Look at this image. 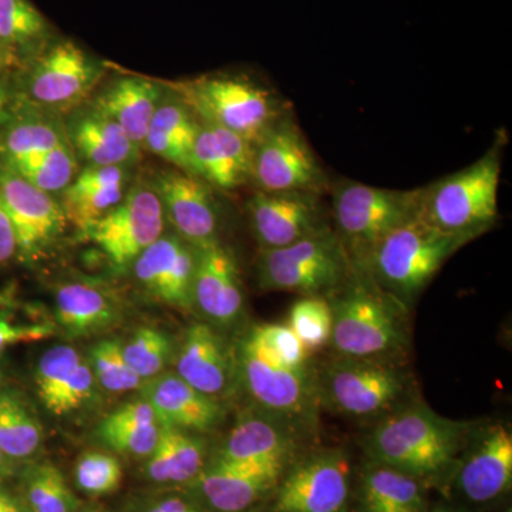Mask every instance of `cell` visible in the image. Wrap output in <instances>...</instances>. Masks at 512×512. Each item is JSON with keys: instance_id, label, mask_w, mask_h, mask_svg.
I'll list each match as a JSON object with an SVG mask.
<instances>
[{"instance_id": "6da1fadb", "label": "cell", "mask_w": 512, "mask_h": 512, "mask_svg": "<svg viewBox=\"0 0 512 512\" xmlns=\"http://www.w3.org/2000/svg\"><path fill=\"white\" fill-rule=\"evenodd\" d=\"M470 427L414 403L387 413L369 434L367 448L376 463L416 478L436 476L454 463Z\"/></svg>"}, {"instance_id": "7a4b0ae2", "label": "cell", "mask_w": 512, "mask_h": 512, "mask_svg": "<svg viewBox=\"0 0 512 512\" xmlns=\"http://www.w3.org/2000/svg\"><path fill=\"white\" fill-rule=\"evenodd\" d=\"M235 352L237 383L258 412L284 421L293 430L316 421L320 403L318 377L311 367L293 366L269 348L256 325L242 336Z\"/></svg>"}, {"instance_id": "3957f363", "label": "cell", "mask_w": 512, "mask_h": 512, "mask_svg": "<svg viewBox=\"0 0 512 512\" xmlns=\"http://www.w3.org/2000/svg\"><path fill=\"white\" fill-rule=\"evenodd\" d=\"M503 138L498 137L476 163L421 187L420 218L431 227L468 242L494 227L498 217Z\"/></svg>"}, {"instance_id": "277c9868", "label": "cell", "mask_w": 512, "mask_h": 512, "mask_svg": "<svg viewBox=\"0 0 512 512\" xmlns=\"http://www.w3.org/2000/svg\"><path fill=\"white\" fill-rule=\"evenodd\" d=\"M467 242L431 227L417 215L389 232L357 269L367 272L373 284L390 298L409 302L427 288L447 259Z\"/></svg>"}, {"instance_id": "5b68a950", "label": "cell", "mask_w": 512, "mask_h": 512, "mask_svg": "<svg viewBox=\"0 0 512 512\" xmlns=\"http://www.w3.org/2000/svg\"><path fill=\"white\" fill-rule=\"evenodd\" d=\"M335 232L355 268L384 237L419 215L421 188L387 190L353 180L330 183Z\"/></svg>"}, {"instance_id": "8992f818", "label": "cell", "mask_w": 512, "mask_h": 512, "mask_svg": "<svg viewBox=\"0 0 512 512\" xmlns=\"http://www.w3.org/2000/svg\"><path fill=\"white\" fill-rule=\"evenodd\" d=\"M355 269L330 227L286 247L261 249L256 259V279L262 291L302 296L332 295L349 281Z\"/></svg>"}, {"instance_id": "52a82bcc", "label": "cell", "mask_w": 512, "mask_h": 512, "mask_svg": "<svg viewBox=\"0 0 512 512\" xmlns=\"http://www.w3.org/2000/svg\"><path fill=\"white\" fill-rule=\"evenodd\" d=\"M330 301L332 343L343 357H383L402 349L406 338L392 303L372 279L353 272Z\"/></svg>"}, {"instance_id": "ba28073f", "label": "cell", "mask_w": 512, "mask_h": 512, "mask_svg": "<svg viewBox=\"0 0 512 512\" xmlns=\"http://www.w3.org/2000/svg\"><path fill=\"white\" fill-rule=\"evenodd\" d=\"M178 92L198 119L234 131L251 143L291 110L274 90L234 74L201 77Z\"/></svg>"}, {"instance_id": "9c48e42d", "label": "cell", "mask_w": 512, "mask_h": 512, "mask_svg": "<svg viewBox=\"0 0 512 512\" xmlns=\"http://www.w3.org/2000/svg\"><path fill=\"white\" fill-rule=\"evenodd\" d=\"M251 183L262 192H329L328 175L291 110L252 143Z\"/></svg>"}, {"instance_id": "30bf717a", "label": "cell", "mask_w": 512, "mask_h": 512, "mask_svg": "<svg viewBox=\"0 0 512 512\" xmlns=\"http://www.w3.org/2000/svg\"><path fill=\"white\" fill-rule=\"evenodd\" d=\"M320 402L350 417H375L396 409L407 377L382 357H343L318 379Z\"/></svg>"}, {"instance_id": "8fae6325", "label": "cell", "mask_w": 512, "mask_h": 512, "mask_svg": "<svg viewBox=\"0 0 512 512\" xmlns=\"http://www.w3.org/2000/svg\"><path fill=\"white\" fill-rule=\"evenodd\" d=\"M163 205L154 187L136 185L120 204L84 232L116 268L133 265L164 234Z\"/></svg>"}, {"instance_id": "7c38bea8", "label": "cell", "mask_w": 512, "mask_h": 512, "mask_svg": "<svg viewBox=\"0 0 512 512\" xmlns=\"http://www.w3.org/2000/svg\"><path fill=\"white\" fill-rule=\"evenodd\" d=\"M101 76V66L70 39L53 40L30 62L23 93L37 106L70 109Z\"/></svg>"}, {"instance_id": "4fadbf2b", "label": "cell", "mask_w": 512, "mask_h": 512, "mask_svg": "<svg viewBox=\"0 0 512 512\" xmlns=\"http://www.w3.org/2000/svg\"><path fill=\"white\" fill-rule=\"evenodd\" d=\"M0 200L12 222L22 261H36L55 244L66 227L62 205L52 194L39 190L3 164H0Z\"/></svg>"}, {"instance_id": "5bb4252c", "label": "cell", "mask_w": 512, "mask_h": 512, "mask_svg": "<svg viewBox=\"0 0 512 512\" xmlns=\"http://www.w3.org/2000/svg\"><path fill=\"white\" fill-rule=\"evenodd\" d=\"M349 458L323 450L293 467L279 487L276 512H342L349 495Z\"/></svg>"}, {"instance_id": "9a60e30c", "label": "cell", "mask_w": 512, "mask_h": 512, "mask_svg": "<svg viewBox=\"0 0 512 512\" xmlns=\"http://www.w3.org/2000/svg\"><path fill=\"white\" fill-rule=\"evenodd\" d=\"M247 211L261 249L286 247L329 228L322 195L313 192L256 191Z\"/></svg>"}, {"instance_id": "2e32d148", "label": "cell", "mask_w": 512, "mask_h": 512, "mask_svg": "<svg viewBox=\"0 0 512 512\" xmlns=\"http://www.w3.org/2000/svg\"><path fill=\"white\" fill-rule=\"evenodd\" d=\"M141 291L173 309H192L197 248L175 232L163 234L133 262Z\"/></svg>"}, {"instance_id": "e0dca14e", "label": "cell", "mask_w": 512, "mask_h": 512, "mask_svg": "<svg viewBox=\"0 0 512 512\" xmlns=\"http://www.w3.org/2000/svg\"><path fill=\"white\" fill-rule=\"evenodd\" d=\"M241 271L231 249L221 241L197 248L192 309L215 329L234 326L244 313Z\"/></svg>"}, {"instance_id": "ac0fdd59", "label": "cell", "mask_w": 512, "mask_h": 512, "mask_svg": "<svg viewBox=\"0 0 512 512\" xmlns=\"http://www.w3.org/2000/svg\"><path fill=\"white\" fill-rule=\"evenodd\" d=\"M171 363L185 383L220 402L237 383L234 349L207 322L185 329Z\"/></svg>"}, {"instance_id": "d6986e66", "label": "cell", "mask_w": 512, "mask_h": 512, "mask_svg": "<svg viewBox=\"0 0 512 512\" xmlns=\"http://www.w3.org/2000/svg\"><path fill=\"white\" fill-rule=\"evenodd\" d=\"M165 221L178 237L194 248H202L218 238V211L211 187L192 174L167 171L154 184Z\"/></svg>"}, {"instance_id": "ffe728a7", "label": "cell", "mask_w": 512, "mask_h": 512, "mask_svg": "<svg viewBox=\"0 0 512 512\" xmlns=\"http://www.w3.org/2000/svg\"><path fill=\"white\" fill-rule=\"evenodd\" d=\"M35 383L40 403L56 417L83 409L97 389L87 356L70 345L53 346L40 356Z\"/></svg>"}, {"instance_id": "44dd1931", "label": "cell", "mask_w": 512, "mask_h": 512, "mask_svg": "<svg viewBox=\"0 0 512 512\" xmlns=\"http://www.w3.org/2000/svg\"><path fill=\"white\" fill-rule=\"evenodd\" d=\"M284 467L214 461L190 483L198 500L217 512H244L275 487Z\"/></svg>"}, {"instance_id": "7402d4cb", "label": "cell", "mask_w": 512, "mask_h": 512, "mask_svg": "<svg viewBox=\"0 0 512 512\" xmlns=\"http://www.w3.org/2000/svg\"><path fill=\"white\" fill-rule=\"evenodd\" d=\"M252 143L234 131L201 121L188 174L217 190H235L251 181Z\"/></svg>"}, {"instance_id": "603a6c76", "label": "cell", "mask_w": 512, "mask_h": 512, "mask_svg": "<svg viewBox=\"0 0 512 512\" xmlns=\"http://www.w3.org/2000/svg\"><path fill=\"white\" fill-rule=\"evenodd\" d=\"M141 397L151 404L161 424L177 429L208 433L224 421L220 400L198 392L174 372L161 373L144 383Z\"/></svg>"}, {"instance_id": "cb8c5ba5", "label": "cell", "mask_w": 512, "mask_h": 512, "mask_svg": "<svg viewBox=\"0 0 512 512\" xmlns=\"http://www.w3.org/2000/svg\"><path fill=\"white\" fill-rule=\"evenodd\" d=\"M298 431L261 412L244 414L229 431L214 461L285 467Z\"/></svg>"}, {"instance_id": "d4e9b609", "label": "cell", "mask_w": 512, "mask_h": 512, "mask_svg": "<svg viewBox=\"0 0 512 512\" xmlns=\"http://www.w3.org/2000/svg\"><path fill=\"white\" fill-rule=\"evenodd\" d=\"M512 434L504 424H494L480 434L458 474V485L468 500L487 503L510 490Z\"/></svg>"}, {"instance_id": "484cf974", "label": "cell", "mask_w": 512, "mask_h": 512, "mask_svg": "<svg viewBox=\"0 0 512 512\" xmlns=\"http://www.w3.org/2000/svg\"><path fill=\"white\" fill-rule=\"evenodd\" d=\"M123 316L117 296L94 281H72L55 293L56 325L69 338H89L116 326Z\"/></svg>"}, {"instance_id": "4316f807", "label": "cell", "mask_w": 512, "mask_h": 512, "mask_svg": "<svg viewBox=\"0 0 512 512\" xmlns=\"http://www.w3.org/2000/svg\"><path fill=\"white\" fill-rule=\"evenodd\" d=\"M123 198L124 171L120 165H89L64 188L60 205L66 221L84 234Z\"/></svg>"}, {"instance_id": "83f0119b", "label": "cell", "mask_w": 512, "mask_h": 512, "mask_svg": "<svg viewBox=\"0 0 512 512\" xmlns=\"http://www.w3.org/2000/svg\"><path fill=\"white\" fill-rule=\"evenodd\" d=\"M161 100V87L156 83L128 76L111 83L96 100L94 109L116 121L127 137L140 147Z\"/></svg>"}, {"instance_id": "f1b7e54d", "label": "cell", "mask_w": 512, "mask_h": 512, "mask_svg": "<svg viewBox=\"0 0 512 512\" xmlns=\"http://www.w3.org/2000/svg\"><path fill=\"white\" fill-rule=\"evenodd\" d=\"M205 441L197 433L161 424L160 437L144 463V476L160 485H184L205 468Z\"/></svg>"}, {"instance_id": "f546056e", "label": "cell", "mask_w": 512, "mask_h": 512, "mask_svg": "<svg viewBox=\"0 0 512 512\" xmlns=\"http://www.w3.org/2000/svg\"><path fill=\"white\" fill-rule=\"evenodd\" d=\"M161 423L146 399L133 400L107 414L96 436L111 453L146 460L160 437Z\"/></svg>"}, {"instance_id": "4dcf8cb0", "label": "cell", "mask_w": 512, "mask_h": 512, "mask_svg": "<svg viewBox=\"0 0 512 512\" xmlns=\"http://www.w3.org/2000/svg\"><path fill=\"white\" fill-rule=\"evenodd\" d=\"M53 40L49 20L30 0H0V56L9 67L32 62Z\"/></svg>"}, {"instance_id": "1f68e13d", "label": "cell", "mask_w": 512, "mask_h": 512, "mask_svg": "<svg viewBox=\"0 0 512 512\" xmlns=\"http://www.w3.org/2000/svg\"><path fill=\"white\" fill-rule=\"evenodd\" d=\"M200 126L201 120L181 97L161 100L143 146L188 173L192 146Z\"/></svg>"}, {"instance_id": "d6a6232c", "label": "cell", "mask_w": 512, "mask_h": 512, "mask_svg": "<svg viewBox=\"0 0 512 512\" xmlns=\"http://www.w3.org/2000/svg\"><path fill=\"white\" fill-rule=\"evenodd\" d=\"M70 138L77 153L96 167H121L137 157L138 147L123 128L94 107L72 121Z\"/></svg>"}, {"instance_id": "836d02e7", "label": "cell", "mask_w": 512, "mask_h": 512, "mask_svg": "<svg viewBox=\"0 0 512 512\" xmlns=\"http://www.w3.org/2000/svg\"><path fill=\"white\" fill-rule=\"evenodd\" d=\"M43 441L45 430L28 400L15 387L0 383V450L22 467L36 460Z\"/></svg>"}, {"instance_id": "e575fe53", "label": "cell", "mask_w": 512, "mask_h": 512, "mask_svg": "<svg viewBox=\"0 0 512 512\" xmlns=\"http://www.w3.org/2000/svg\"><path fill=\"white\" fill-rule=\"evenodd\" d=\"M18 495L28 512H79L80 501L52 461H32L19 468Z\"/></svg>"}, {"instance_id": "d590c367", "label": "cell", "mask_w": 512, "mask_h": 512, "mask_svg": "<svg viewBox=\"0 0 512 512\" xmlns=\"http://www.w3.org/2000/svg\"><path fill=\"white\" fill-rule=\"evenodd\" d=\"M362 500L366 512H421L424 507L417 478L380 463L363 476Z\"/></svg>"}, {"instance_id": "8d00e7d4", "label": "cell", "mask_w": 512, "mask_h": 512, "mask_svg": "<svg viewBox=\"0 0 512 512\" xmlns=\"http://www.w3.org/2000/svg\"><path fill=\"white\" fill-rule=\"evenodd\" d=\"M62 130L40 119H12L0 130V163L46 153L66 144Z\"/></svg>"}, {"instance_id": "74e56055", "label": "cell", "mask_w": 512, "mask_h": 512, "mask_svg": "<svg viewBox=\"0 0 512 512\" xmlns=\"http://www.w3.org/2000/svg\"><path fill=\"white\" fill-rule=\"evenodd\" d=\"M3 165L49 194L63 191L72 183L77 168L76 158L67 143L46 153L32 154Z\"/></svg>"}, {"instance_id": "f35d334b", "label": "cell", "mask_w": 512, "mask_h": 512, "mask_svg": "<svg viewBox=\"0 0 512 512\" xmlns=\"http://www.w3.org/2000/svg\"><path fill=\"white\" fill-rule=\"evenodd\" d=\"M97 387L111 394L141 390L144 380L128 365L119 339H101L94 343L87 355Z\"/></svg>"}, {"instance_id": "ab89813d", "label": "cell", "mask_w": 512, "mask_h": 512, "mask_svg": "<svg viewBox=\"0 0 512 512\" xmlns=\"http://www.w3.org/2000/svg\"><path fill=\"white\" fill-rule=\"evenodd\" d=\"M174 350L170 335L153 326H141L134 330L127 342H123L128 365L144 382L165 372L173 362Z\"/></svg>"}, {"instance_id": "60d3db41", "label": "cell", "mask_w": 512, "mask_h": 512, "mask_svg": "<svg viewBox=\"0 0 512 512\" xmlns=\"http://www.w3.org/2000/svg\"><path fill=\"white\" fill-rule=\"evenodd\" d=\"M288 323L309 355L330 343L333 311L325 296H302L291 306Z\"/></svg>"}, {"instance_id": "b9f144b4", "label": "cell", "mask_w": 512, "mask_h": 512, "mask_svg": "<svg viewBox=\"0 0 512 512\" xmlns=\"http://www.w3.org/2000/svg\"><path fill=\"white\" fill-rule=\"evenodd\" d=\"M74 483L89 497L116 493L123 483V466L119 457L107 451H86L74 466Z\"/></svg>"}, {"instance_id": "7bdbcfd3", "label": "cell", "mask_w": 512, "mask_h": 512, "mask_svg": "<svg viewBox=\"0 0 512 512\" xmlns=\"http://www.w3.org/2000/svg\"><path fill=\"white\" fill-rule=\"evenodd\" d=\"M56 325L53 322H15L10 313L0 312V373L3 362L9 349L19 343L37 342L52 338L56 333Z\"/></svg>"}, {"instance_id": "ee69618b", "label": "cell", "mask_w": 512, "mask_h": 512, "mask_svg": "<svg viewBox=\"0 0 512 512\" xmlns=\"http://www.w3.org/2000/svg\"><path fill=\"white\" fill-rule=\"evenodd\" d=\"M126 512H202L192 500L175 494L141 497L128 504Z\"/></svg>"}, {"instance_id": "f6af8a7d", "label": "cell", "mask_w": 512, "mask_h": 512, "mask_svg": "<svg viewBox=\"0 0 512 512\" xmlns=\"http://www.w3.org/2000/svg\"><path fill=\"white\" fill-rule=\"evenodd\" d=\"M18 255V242L8 212L0 200V268Z\"/></svg>"}, {"instance_id": "bcb514c9", "label": "cell", "mask_w": 512, "mask_h": 512, "mask_svg": "<svg viewBox=\"0 0 512 512\" xmlns=\"http://www.w3.org/2000/svg\"><path fill=\"white\" fill-rule=\"evenodd\" d=\"M15 100L12 86H10L5 74L0 72V130L13 119L12 104Z\"/></svg>"}, {"instance_id": "7dc6e473", "label": "cell", "mask_w": 512, "mask_h": 512, "mask_svg": "<svg viewBox=\"0 0 512 512\" xmlns=\"http://www.w3.org/2000/svg\"><path fill=\"white\" fill-rule=\"evenodd\" d=\"M0 512H28L18 493L10 491L6 484H0Z\"/></svg>"}, {"instance_id": "c3c4849f", "label": "cell", "mask_w": 512, "mask_h": 512, "mask_svg": "<svg viewBox=\"0 0 512 512\" xmlns=\"http://www.w3.org/2000/svg\"><path fill=\"white\" fill-rule=\"evenodd\" d=\"M19 468L0 450V484H6L13 477L18 476Z\"/></svg>"}, {"instance_id": "681fc988", "label": "cell", "mask_w": 512, "mask_h": 512, "mask_svg": "<svg viewBox=\"0 0 512 512\" xmlns=\"http://www.w3.org/2000/svg\"><path fill=\"white\" fill-rule=\"evenodd\" d=\"M8 63L3 60V57L0 56V72H3V70L8 69Z\"/></svg>"}, {"instance_id": "f907efd6", "label": "cell", "mask_w": 512, "mask_h": 512, "mask_svg": "<svg viewBox=\"0 0 512 512\" xmlns=\"http://www.w3.org/2000/svg\"><path fill=\"white\" fill-rule=\"evenodd\" d=\"M79 512H101L99 510H96V508H89V510L79 511Z\"/></svg>"}, {"instance_id": "816d5d0a", "label": "cell", "mask_w": 512, "mask_h": 512, "mask_svg": "<svg viewBox=\"0 0 512 512\" xmlns=\"http://www.w3.org/2000/svg\"><path fill=\"white\" fill-rule=\"evenodd\" d=\"M439 512H448V511H439Z\"/></svg>"}]
</instances>
